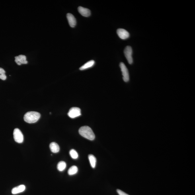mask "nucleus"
Returning <instances> with one entry per match:
<instances>
[{"label": "nucleus", "mask_w": 195, "mask_h": 195, "mask_svg": "<svg viewBox=\"0 0 195 195\" xmlns=\"http://www.w3.org/2000/svg\"><path fill=\"white\" fill-rule=\"evenodd\" d=\"M79 133L82 136L90 140H93L95 138V135L93 131L89 127H82L79 129Z\"/></svg>", "instance_id": "f257e3e1"}, {"label": "nucleus", "mask_w": 195, "mask_h": 195, "mask_svg": "<svg viewBox=\"0 0 195 195\" xmlns=\"http://www.w3.org/2000/svg\"><path fill=\"white\" fill-rule=\"evenodd\" d=\"M41 117V114L36 111L28 112L25 114L24 119L26 123H35L39 120Z\"/></svg>", "instance_id": "f03ea898"}, {"label": "nucleus", "mask_w": 195, "mask_h": 195, "mask_svg": "<svg viewBox=\"0 0 195 195\" xmlns=\"http://www.w3.org/2000/svg\"><path fill=\"white\" fill-rule=\"evenodd\" d=\"M14 140L16 142L21 143L24 141V136L21 131L19 129L15 128L13 133Z\"/></svg>", "instance_id": "7ed1b4c3"}, {"label": "nucleus", "mask_w": 195, "mask_h": 195, "mask_svg": "<svg viewBox=\"0 0 195 195\" xmlns=\"http://www.w3.org/2000/svg\"><path fill=\"white\" fill-rule=\"evenodd\" d=\"M133 51L132 48L130 46H127L125 49L124 54L125 57L129 64H132L133 63L132 57Z\"/></svg>", "instance_id": "20e7f679"}, {"label": "nucleus", "mask_w": 195, "mask_h": 195, "mask_svg": "<svg viewBox=\"0 0 195 195\" xmlns=\"http://www.w3.org/2000/svg\"><path fill=\"white\" fill-rule=\"evenodd\" d=\"M120 67L122 72L123 79L125 82H128L129 80V76L128 69L123 62L120 64Z\"/></svg>", "instance_id": "39448f33"}, {"label": "nucleus", "mask_w": 195, "mask_h": 195, "mask_svg": "<svg viewBox=\"0 0 195 195\" xmlns=\"http://www.w3.org/2000/svg\"><path fill=\"white\" fill-rule=\"evenodd\" d=\"M68 115L71 118H75L81 115V110L79 108L73 107L69 110Z\"/></svg>", "instance_id": "423d86ee"}, {"label": "nucleus", "mask_w": 195, "mask_h": 195, "mask_svg": "<svg viewBox=\"0 0 195 195\" xmlns=\"http://www.w3.org/2000/svg\"><path fill=\"white\" fill-rule=\"evenodd\" d=\"M117 33L119 37L122 40H126L130 36L129 32L123 29H119L117 30Z\"/></svg>", "instance_id": "0eeeda50"}, {"label": "nucleus", "mask_w": 195, "mask_h": 195, "mask_svg": "<svg viewBox=\"0 0 195 195\" xmlns=\"http://www.w3.org/2000/svg\"><path fill=\"white\" fill-rule=\"evenodd\" d=\"M15 61L18 65L22 64H26L28 63L26 60V57L25 55H20L19 56L15 57Z\"/></svg>", "instance_id": "6e6552de"}, {"label": "nucleus", "mask_w": 195, "mask_h": 195, "mask_svg": "<svg viewBox=\"0 0 195 195\" xmlns=\"http://www.w3.org/2000/svg\"><path fill=\"white\" fill-rule=\"evenodd\" d=\"M67 17L69 25L72 28L75 27L76 24V20L74 16L72 14L68 13L67 14Z\"/></svg>", "instance_id": "1a4fd4ad"}, {"label": "nucleus", "mask_w": 195, "mask_h": 195, "mask_svg": "<svg viewBox=\"0 0 195 195\" xmlns=\"http://www.w3.org/2000/svg\"><path fill=\"white\" fill-rule=\"evenodd\" d=\"M78 11L81 15L84 17H88L91 15V12L89 9L82 7H79L78 8Z\"/></svg>", "instance_id": "9d476101"}, {"label": "nucleus", "mask_w": 195, "mask_h": 195, "mask_svg": "<svg viewBox=\"0 0 195 195\" xmlns=\"http://www.w3.org/2000/svg\"><path fill=\"white\" fill-rule=\"evenodd\" d=\"M25 186L24 185H21L12 189V194H16L23 192L25 189Z\"/></svg>", "instance_id": "9b49d317"}, {"label": "nucleus", "mask_w": 195, "mask_h": 195, "mask_svg": "<svg viewBox=\"0 0 195 195\" xmlns=\"http://www.w3.org/2000/svg\"><path fill=\"white\" fill-rule=\"evenodd\" d=\"M51 151L53 153H57L60 150V147L57 143L55 142L51 143L50 145Z\"/></svg>", "instance_id": "f8f14e48"}, {"label": "nucleus", "mask_w": 195, "mask_h": 195, "mask_svg": "<svg viewBox=\"0 0 195 195\" xmlns=\"http://www.w3.org/2000/svg\"><path fill=\"white\" fill-rule=\"evenodd\" d=\"M95 64V61L93 60H90L85 63L80 68V70H84L93 67Z\"/></svg>", "instance_id": "ddd939ff"}, {"label": "nucleus", "mask_w": 195, "mask_h": 195, "mask_svg": "<svg viewBox=\"0 0 195 195\" xmlns=\"http://www.w3.org/2000/svg\"><path fill=\"white\" fill-rule=\"evenodd\" d=\"M88 158H89V159L91 167L93 168H95L96 162V158L94 157V156L92 154L89 155Z\"/></svg>", "instance_id": "4468645a"}, {"label": "nucleus", "mask_w": 195, "mask_h": 195, "mask_svg": "<svg viewBox=\"0 0 195 195\" xmlns=\"http://www.w3.org/2000/svg\"><path fill=\"white\" fill-rule=\"evenodd\" d=\"M66 167V164L64 162L60 161L57 164V169L60 171H63Z\"/></svg>", "instance_id": "2eb2a0df"}, {"label": "nucleus", "mask_w": 195, "mask_h": 195, "mask_svg": "<svg viewBox=\"0 0 195 195\" xmlns=\"http://www.w3.org/2000/svg\"><path fill=\"white\" fill-rule=\"evenodd\" d=\"M78 169L77 166H73L69 168L68 173L69 175H72L76 174L78 172Z\"/></svg>", "instance_id": "dca6fc26"}, {"label": "nucleus", "mask_w": 195, "mask_h": 195, "mask_svg": "<svg viewBox=\"0 0 195 195\" xmlns=\"http://www.w3.org/2000/svg\"><path fill=\"white\" fill-rule=\"evenodd\" d=\"M69 154L71 158H72L73 159H76L79 157L77 151L74 149L71 150L69 152Z\"/></svg>", "instance_id": "f3484780"}, {"label": "nucleus", "mask_w": 195, "mask_h": 195, "mask_svg": "<svg viewBox=\"0 0 195 195\" xmlns=\"http://www.w3.org/2000/svg\"><path fill=\"white\" fill-rule=\"evenodd\" d=\"M117 192L119 195H129L119 189H117Z\"/></svg>", "instance_id": "a211bd4d"}, {"label": "nucleus", "mask_w": 195, "mask_h": 195, "mask_svg": "<svg viewBox=\"0 0 195 195\" xmlns=\"http://www.w3.org/2000/svg\"><path fill=\"white\" fill-rule=\"evenodd\" d=\"M6 79H7V76H6L5 74L0 75V79L3 80H5Z\"/></svg>", "instance_id": "6ab92c4d"}, {"label": "nucleus", "mask_w": 195, "mask_h": 195, "mask_svg": "<svg viewBox=\"0 0 195 195\" xmlns=\"http://www.w3.org/2000/svg\"><path fill=\"white\" fill-rule=\"evenodd\" d=\"M6 73V72L2 68H0V75L4 74H5Z\"/></svg>", "instance_id": "aec40b11"}]
</instances>
